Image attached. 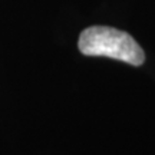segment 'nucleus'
<instances>
[{
    "mask_svg": "<svg viewBox=\"0 0 155 155\" xmlns=\"http://www.w3.org/2000/svg\"><path fill=\"white\" fill-rule=\"evenodd\" d=\"M78 46L85 56H106L134 66L145 62L144 50L131 35L108 26L85 29L79 36Z\"/></svg>",
    "mask_w": 155,
    "mask_h": 155,
    "instance_id": "f257e3e1",
    "label": "nucleus"
}]
</instances>
